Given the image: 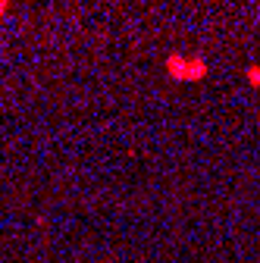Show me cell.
<instances>
[{
	"label": "cell",
	"mask_w": 260,
	"mask_h": 263,
	"mask_svg": "<svg viewBox=\"0 0 260 263\" xmlns=\"http://www.w3.org/2000/svg\"><path fill=\"white\" fill-rule=\"evenodd\" d=\"M166 69L176 79H201L207 72V63L201 57H170L166 60Z\"/></svg>",
	"instance_id": "cell-1"
},
{
	"label": "cell",
	"mask_w": 260,
	"mask_h": 263,
	"mask_svg": "<svg viewBox=\"0 0 260 263\" xmlns=\"http://www.w3.org/2000/svg\"><path fill=\"white\" fill-rule=\"evenodd\" d=\"M248 82L254 88H260V66H248Z\"/></svg>",
	"instance_id": "cell-2"
}]
</instances>
